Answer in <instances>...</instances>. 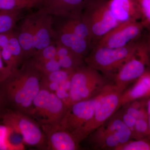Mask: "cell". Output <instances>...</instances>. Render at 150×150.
Segmentation results:
<instances>
[{
  "mask_svg": "<svg viewBox=\"0 0 150 150\" xmlns=\"http://www.w3.org/2000/svg\"><path fill=\"white\" fill-rule=\"evenodd\" d=\"M123 91L115 84L108 83L100 93L91 119L72 134L80 143L110 118L121 106Z\"/></svg>",
  "mask_w": 150,
  "mask_h": 150,
  "instance_id": "3957f363",
  "label": "cell"
},
{
  "mask_svg": "<svg viewBox=\"0 0 150 150\" xmlns=\"http://www.w3.org/2000/svg\"><path fill=\"white\" fill-rule=\"evenodd\" d=\"M4 64L0 50V83L5 81L11 74Z\"/></svg>",
  "mask_w": 150,
  "mask_h": 150,
  "instance_id": "d6a6232c",
  "label": "cell"
},
{
  "mask_svg": "<svg viewBox=\"0 0 150 150\" xmlns=\"http://www.w3.org/2000/svg\"><path fill=\"white\" fill-rule=\"evenodd\" d=\"M33 16L34 47L36 52L53 43L52 38L55 37V31L52 29V15L42 8L33 13Z\"/></svg>",
  "mask_w": 150,
  "mask_h": 150,
  "instance_id": "7c38bea8",
  "label": "cell"
},
{
  "mask_svg": "<svg viewBox=\"0 0 150 150\" xmlns=\"http://www.w3.org/2000/svg\"><path fill=\"white\" fill-rule=\"evenodd\" d=\"M42 75L29 59L0 83L7 107L32 117L33 101L41 88Z\"/></svg>",
  "mask_w": 150,
  "mask_h": 150,
  "instance_id": "6da1fadb",
  "label": "cell"
},
{
  "mask_svg": "<svg viewBox=\"0 0 150 150\" xmlns=\"http://www.w3.org/2000/svg\"><path fill=\"white\" fill-rule=\"evenodd\" d=\"M100 0H46L42 8L51 15L70 17L82 13L84 9Z\"/></svg>",
  "mask_w": 150,
  "mask_h": 150,
  "instance_id": "4fadbf2b",
  "label": "cell"
},
{
  "mask_svg": "<svg viewBox=\"0 0 150 150\" xmlns=\"http://www.w3.org/2000/svg\"><path fill=\"white\" fill-rule=\"evenodd\" d=\"M141 11L143 21L150 27V0H134Z\"/></svg>",
  "mask_w": 150,
  "mask_h": 150,
  "instance_id": "4dcf8cb0",
  "label": "cell"
},
{
  "mask_svg": "<svg viewBox=\"0 0 150 150\" xmlns=\"http://www.w3.org/2000/svg\"><path fill=\"white\" fill-rule=\"evenodd\" d=\"M21 11L0 10V34L13 31L20 16Z\"/></svg>",
  "mask_w": 150,
  "mask_h": 150,
  "instance_id": "44dd1931",
  "label": "cell"
},
{
  "mask_svg": "<svg viewBox=\"0 0 150 150\" xmlns=\"http://www.w3.org/2000/svg\"><path fill=\"white\" fill-rule=\"evenodd\" d=\"M103 125L119 138L121 145L133 138L131 129L124 123L121 118H112L107 123L105 122Z\"/></svg>",
  "mask_w": 150,
  "mask_h": 150,
  "instance_id": "ffe728a7",
  "label": "cell"
},
{
  "mask_svg": "<svg viewBox=\"0 0 150 150\" xmlns=\"http://www.w3.org/2000/svg\"><path fill=\"white\" fill-rule=\"evenodd\" d=\"M29 59L42 76L62 69L58 60L56 59L40 63H34Z\"/></svg>",
  "mask_w": 150,
  "mask_h": 150,
  "instance_id": "4316f807",
  "label": "cell"
},
{
  "mask_svg": "<svg viewBox=\"0 0 150 150\" xmlns=\"http://www.w3.org/2000/svg\"><path fill=\"white\" fill-rule=\"evenodd\" d=\"M148 28L143 21L119 23L103 35L95 46L111 48L124 47L139 39Z\"/></svg>",
  "mask_w": 150,
  "mask_h": 150,
  "instance_id": "9c48e42d",
  "label": "cell"
},
{
  "mask_svg": "<svg viewBox=\"0 0 150 150\" xmlns=\"http://www.w3.org/2000/svg\"><path fill=\"white\" fill-rule=\"evenodd\" d=\"M100 93L90 99L75 102L68 106L59 126L72 134L83 127L92 117Z\"/></svg>",
  "mask_w": 150,
  "mask_h": 150,
  "instance_id": "30bf717a",
  "label": "cell"
},
{
  "mask_svg": "<svg viewBox=\"0 0 150 150\" xmlns=\"http://www.w3.org/2000/svg\"><path fill=\"white\" fill-rule=\"evenodd\" d=\"M115 150H150V139L130 141L121 145Z\"/></svg>",
  "mask_w": 150,
  "mask_h": 150,
  "instance_id": "83f0119b",
  "label": "cell"
},
{
  "mask_svg": "<svg viewBox=\"0 0 150 150\" xmlns=\"http://www.w3.org/2000/svg\"><path fill=\"white\" fill-rule=\"evenodd\" d=\"M126 109V112L132 115L137 119H149V115L147 111L146 107H138L130 105Z\"/></svg>",
  "mask_w": 150,
  "mask_h": 150,
  "instance_id": "1f68e13d",
  "label": "cell"
},
{
  "mask_svg": "<svg viewBox=\"0 0 150 150\" xmlns=\"http://www.w3.org/2000/svg\"><path fill=\"white\" fill-rule=\"evenodd\" d=\"M9 46L17 65L20 68L25 61V59L21 46L15 33L13 31L10 33Z\"/></svg>",
  "mask_w": 150,
  "mask_h": 150,
  "instance_id": "603a6c76",
  "label": "cell"
},
{
  "mask_svg": "<svg viewBox=\"0 0 150 150\" xmlns=\"http://www.w3.org/2000/svg\"><path fill=\"white\" fill-rule=\"evenodd\" d=\"M65 18L67 19L61 25L62 27L86 39L95 46L88 28L82 18L81 14Z\"/></svg>",
  "mask_w": 150,
  "mask_h": 150,
  "instance_id": "d6986e66",
  "label": "cell"
},
{
  "mask_svg": "<svg viewBox=\"0 0 150 150\" xmlns=\"http://www.w3.org/2000/svg\"><path fill=\"white\" fill-rule=\"evenodd\" d=\"M47 139V149L77 150L80 143L74 135L61 128L59 125H40Z\"/></svg>",
  "mask_w": 150,
  "mask_h": 150,
  "instance_id": "8fae6325",
  "label": "cell"
},
{
  "mask_svg": "<svg viewBox=\"0 0 150 150\" xmlns=\"http://www.w3.org/2000/svg\"><path fill=\"white\" fill-rule=\"evenodd\" d=\"M121 119L124 123L131 129L132 131L134 129V126L136 124L137 119H136L132 115H130L126 112L122 114L121 117Z\"/></svg>",
  "mask_w": 150,
  "mask_h": 150,
  "instance_id": "836d02e7",
  "label": "cell"
},
{
  "mask_svg": "<svg viewBox=\"0 0 150 150\" xmlns=\"http://www.w3.org/2000/svg\"><path fill=\"white\" fill-rule=\"evenodd\" d=\"M132 133L133 138L136 140L149 138V119H137Z\"/></svg>",
  "mask_w": 150,
  "mask_h": 150,
  "instance_id": "484cf974",
  "label": "cell"
},
{
  "mask_svg": "<svg viewBox=\"0 0 150 150\" xmlns=\"http://www.w3.org/2000/svg\"><path fill=\"white\" fill-rule=\"evenodd\" d=\"M27 3L32 8L39 6H43L46 0H18Z\"/></svg>",
  "mask_w": 150,
  "mask_h": 150,
  "instance_id": "d590c367",
  "label": "cell"
},
{
  "mask_svg": "<svg viewBox=\"0 0 150 150\" xmlns=\"http://www.w3.org/2000/svg\"><path fill=\"white\" fill-rule=\"evenodd\" d=\"M7 105L6 104L5 101L1 93L0 92V119H1V116L3 114L4 110L6 108Z\"/></svg>",
  "mask_w": 150,
  "mask_h": 150,
  "instance_id": "8d00e7d4",
  "label": "cell"
},
{
  "mask_svg": "<svg viewBox=\"0 0 150 150\" xmlns=\"http://www.w3.org/2000/svg\"><path fill=\"white\" fill-rule=\"evenodd\" d=\"M33 13L25 18L17 32L15 33L21 46L25 61L32 58L36 52L34 47Z\"/></svg>",
  "mask_w": 150,
  "mask_h": 150,
  "instance_id": "2e32d148",
  "label": "cell"
},
{
  "mask_svg": "<svg viewBox=\"0 0 150 150\" xmlns=\"http://www.w3.org/2000/svg\"><path fill=\"white\" fill-rule=\"evenodd\" d=\"M55 59H56V44L52 43L43 49L36 51L34 56L30 59L34 63H40Z\"/></svg>",
  "mask_w": 150,
  "mask_h": 150,
  "instance_id": "d4e9b609",
  "label": "cell"
},
{
  "mask_svg": "<svg viewBox=\"0 0 150 150\" xmlns=\"http://www.w3.org/2000/svg\"><path fill=\"white\" fill-rule=\"evenodd\" d=\"M150 97V70H148L136 81L131 88L122 94L121 106Z\"/></svg>",
  "mask_w": 150,
  "mask_h": 150,
  "instance_id": "e0dca14e",
  "label": "cell"
},
{
  "mask_svg": "<svg viewBox=\"0 0 150 150\" xmlns=\"http://www.w3.org/2000/svg\"><path fill=\"white\" fill-rule=\"evenodd\" d=\"M57 60L62 69L72 71L81 67L85 63L84 58L72 51Z\"/></svg>",
  "mask_w": 150,
  "mask_h": 150,
  "instance_id": "7402d4cb",
  "label": "cell"
},
{
  "mask_svg": "<svg viewBox=\"0 0 150 150\" xmlns=\"http://www.w3.org/2000/svg\"><path fill=\"white\" fill-rule=\"evenodd\" d=\"M11 129L5 124H0V150H14L13 146L9 141Z\"/></svg>",
  "mask_w": 150,
  "mask_h": 150,
  "instance_id": "f1b7e54d",
  "label": "cell"
},
{
  "mask_svg": "<svg viewBox=\"0 0 150 150\" xmlns=\"http://www.w3.org/2000/svg\"><path fill=\"white\" fill-rule=\"evenodd\" d=\"M54 38L56 39V42L69 48L84 59L92 50L91 48L94 47L87 40L62 26L57 32L55 31Z\"/></svg>",
  "mask_w": 150,
  "mask_h": 150,
  "instance_id": "9a60e30c",
  "label": "cell"
},
{
  "mask_svg": "<svg viewBox=\"0 0 150 150\" xmlns=\"http://www.w3.org/2000/svg\"><path fill=\"white\" fill-rule=\"evenodd\" d=\"M81 16L95 46L103 35L119 24L110 11L108 0H100L88 5L83 11Z\"/></svg>",
  "mask_w": 150,
  "mask_h": 150,
  "instance_id": "ba28073f",
  "label": "cell"
},
{
  "mask_svg": "<svg viewBox=\"0 0 150 150\" xmlns=\"http://www.w3.org/2000/svg\"><path fill=\"white\" fill-rule=\"evenodd\" d=\"M64 101L56 93L41 86L33 101L32 117L40 125H59L67 109Z\"/></svg>",
  "mask_w": 150,
  "mask_h": 150,
  "instance_id": "8992f818",
  "label": "cell"
},
{
  "mask_svg": "<svg viewBox=\"0 0 150 150\" xmlns=\"http://www.w3.org/2000/svg\"><path fill=\"white\" fill-rule=\"evenodd\" d=\"M31 8L32 6L29 4L18 0H0V10H21Z\"/></svg>",
  "mask_w": 150,
  "mask_h": 150,
  "instance_id": "f546056e",
  "label": "cell"
},
{
  "mask_svg": "<svg viewBox=\"0 0 150 150\" xmlns=\"http://www.w3.org/2000/svg\"><path fill=\"white\" fill-rule=\"evenodd\" d=\"M150 58L147 35L140 38L137 51L114 76L115 84L124 91L129 84L136 81L148 70H150Z\"/></svg>",
  "mask_w": 150,
  "mask_h": 150,
  "instance_id": "52a82bcc",
  "label": "cell"
},
{
  "mask_svg": "<svg viewBox=\"0 0 150 150\" xmlns=\"http://www.w3.org/2000/svg\"><path fill=\"white\" fill-rule=\"evenodd\" d=\"M147 31L148 33H147V35L148 47H149V52L150 58V27L148 28ZM149 69L150 70V66Z\"/></svg>",
  "mask_w": 150,
  "mask_h": 150,
  "instance_id": "74e56055",
  "label": "cell"
},
{
  "mask_svg": "<svg viewBox=\"0 0 150 150\" xmlns=\"http://www.w3.org/2000/svg\"><path fill=\"white\" fill-rule=\"evenodd\" d=\"M108 83L107 78L95 69L87 65L79 67L70 78L67 106L96 96Z\"/></svg>",
  "mask_w": 150,
  "mask_h": 150,
  "instance_id": "277c9868",
  "label": "cell"
},
{
  "mask_svg": "<svg viewBox=\"0 0 150 150\" xmlns=\"http://www.w3.org/2000/svg\"><path fill=\"white\" fill-rule=\"evenodd\" d=\"M2 123L21 136L23 143L39 150H47V139L39 123L23 112L6 108L1 116Z\"/></svg>",
  "mask_w": 150,
  "mask_h": 150,
  "instance_id": "5b68a950",
  "label": "cell"
},
{
  "mask_svg": "<svg viewBox=\"0 0 150 150\" xmlns=\"http://www.w3.org/2000/svg\"><path fill=\"white\" fill-rule=\"evenodd\" d=\"M146 109L148 115L150 116V97L147 100Z\"/></svg>",
  "mask_w": 150,
  "mask_h": 150,
  "instance_id": "f35d334b",
  "label": "cell"
},
{
  "mask_svg": "<svg viewBox=\"0 0 150 150\" xmlns=\"http://www.w3.org/2000/svg\"><path fill=\"white\" fill-rule=\"evenodd\" d=\"M90 135H92V144L100 149L115 150L121 145L119 138L103 125Z\"/></svg>",
  "mask_w": 150,
  "mask_h": 150,
  "instance_id": "ac0fdd59",
  "label": "cell"
},
{
  "mask_svg": "<svg viewBox=\"0 0 150 150\" xmlns=\"http://www.w3.org/2000/svg\"><path fill=\"white\" fill-rule=\"evenodd\" d=\"M74 71L62 69L42 76V81L61 85L69 80Z\"/></svg>",
  "mask_w": 150,
  "mask_h": 150,
  "instance_id": "cb8c5ba5",
  "label": "cell"
},
{
  "mask_svg": "<svg viewBox=\"0 0 150 150\" xmlns=\"http://www.w3.org/2000/svg\"><path fill=\"white\" fill-rule=\"evenodd\" d=\"M108 4L119 23L143 20L139 8L134 0H108Z\"/></svg>",
  "mask_w": 150,
  "mask_h": 150,
  "instance_id": "5bb4252c",
  "label": "cell"
},
{
  "mask_svg": "<svg viewBox=\"0 0 150 150\" xmlns=\"http://www.w3.org/2000/svg\"><path fill=\"white\" fill-rule=\"evenodd\" d=\"M149 138L150 139V116H149Z\"/></svg>",
  "mask_w": 150,
  "mask_h": 150,
  "instance_id": "ab89813d",
  "label": "cell"
},
{
  "mask_svg": "<svg viewBox=\"0 0 150 150\" xmlns=\"http://www.w3.org/2000/svg\"><path fill=\"white\" fill-rule=\"evenodd\" d=\"M10 33L0 34V48L9 45Z\"/></svg>",
  "mask_w": 150,
  "mask_h": 150,
  "instance_id": "e575fe53",
  "label": "cell"
},
{
  "mask_svg": "<svg viewBox=\"0 0 150 150\" xmlns=\"http://www.w3.org/2000/svg\"><path fill=\"white\" fill-rule=\"evenodd\" d=\"M139 38L121 48L95 46L84 58L85 63L105 76L110 77L113 73L116 74L134 55Z\"/></svg>",
  "mask_w": 150,
  "mask_h": 150,
  "instance_id": "7a4b0ae2",
  "label": "cell"
}]
</instances>
